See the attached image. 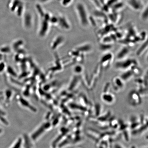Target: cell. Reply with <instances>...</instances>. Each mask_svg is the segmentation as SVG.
<instances>
[{"mask_svg": "<svg viewBox=\"0 0 148 148\" xmlns=\"http://www.w3.org/2000/svg\"><path fill=\"white\" fill-rule=\"evenodd\" d=\"M3 132V130L0 128V134H1Z\"/></svg>", "mask_w": 148, "mask_h": 148, "instance_id": "cell-17", "label": "cell"}, {"mask_svg": "<svg viewBox=\"0 0 148 148\" xmlns=\"http://www.w3.org/2000/svg\"><path fill=\"white\" fill-rule=\"evenodd\" d=\"M83 71V66L78 65L75 68V71L76 73H82Z\"/></svg>", "mask_w": 148, "mask_h": 148, "instance_id": "cell-14", "label": "cell"}, {"mask_svg": "<svg viewBox=\"0 0 148 148\" xmlns=\"http://www.w3.org/2000/svg\"><path fill=\"white\" fill-rule=\"evenodd\" d=\"M125 82L120 76H116L112 79L111 85L115 91H119L123 89L125 86Z\"/></svg>", "mask_w": 148, "mask_h": 148, "instance_id": "cell-5", "label": "cell"}, {"mask_svg": "<svg viewBox=\"0 0 148 148\" xmlns=\"http://www.w3.org/2000/svg\"><path fill=\"white\" fill-rule=\"evenodd\" d=\"M148 49V40L143 42V44L140 45L136 51V54L138 56H140L145 52Z\"/></svg>", "mask_w": 148, "mask_h": 148, "instance_id": "cell-10", "label": "cell"}, {"mask_svg": "<svg viewBox=\"0 0 148 148\" xmlns=\"http://www.w3.org/2000/svg\"><path fill=\"white\" fill-rule=\"evenodd\" d=\"M76 10L81 25L85 27H88L90 16L86 5L82 3H79L76 6Z\"/></svg>", "mask_w": 148, "mask_h": 148, "instance_id": "cell-1", "label": "cell"}, {"mask_svg": "<svg viewBox=\"0 0 148 148\" xmlns=\"http://www.w3.org/2000/svg\"><path fill=\"white\" fill-rule=\"evenodd\" d=\"M138 65V61L136 59L127 58L124 60H118L115 64V67L116 69L123 72Z\"/></svg>", "mask_w": 148, "mask_h": 148, "instance_id": "cell-2", "label": "cell"}, {"mask_svg": "<svg viewBox=\"0 0 148 148\" xmlns=\"http://www.w3.org/2000/svg\"><path fill=\"white\" fill-rule=\"evenodd\" d=\"M135 76L132 70L131 69L123 71V73L120 76V77L125 82L130 80Z\"/></svg>", "mask_w": 148, "mask_h": 148, "instance_id": "cell-8", "label": "cell"}, {"mask_svg": "<svg viewBox=\"0 0 148 148\" xmlns=\"http://www.w3.org/2000/svg\"><path fill=\"white\" fill-rule=\"evenodd\" d=\"M79 50L83 54L85 53V55L90 53L92 49V46L91 44L89 43H85L81 45L79 48Z\"/></svg>", "mask_w": 148, "mask_h": 148, "instance_id": "cell-9", "label": "cell"}, {"mask_svg": "<svg viewBox=\"0 0 148 148\" xmlns=\"http://www.w3.org/2000/svg\"><path fill=\"white\" fill-rule=\"evenodd\" d=\"M101 99L103 101L107 103H112L115 100V97L112 94L108 92H103L102 94Z\"/></svg>", "mask_w": 148, "mask_h": 148, "instance_id": "cell-7", "label": "cell"}, {"mask_svg": "<svg viewBox=\"0 0 148 148\" xmlns=\"http://www.w3.org/2000/svg\"><path fill=\"white\" fill-rule=\"evenodd\" d=\"M114 148H123L121 146H120L119 144H116L114 145Z\"/></svg>", "mask_w": 148, "mask_h": 148, "instance_id": "cell-16", "label": "cell"}, {"mask_svg": "<svg viewBox=\"0 0 148 148\" xmlns=\"http://www.w3.org/2000/svg\"><path fill=\"white\" fill-rule=\"evenodd\" d=\"M130 52V47L128 46H124L123 47L120 49L116 54V60H120L128 58Z\"/></svg>", "mask_w": 148, "mask_h": 148, "instance_id": "cell-6", "label": "cell"}, {"mask_svg": "<svg viewBox=\"0 0 148 148\" xmlns=\"http://www.w3.org/2000/svg\"><path fill=\"white\" fill-rule=\"evenodd\" d=\"M5 113L0 107V122L3 123V124L7 125L8 124V122L5 119Z\"/></svg>", "mask_w": 148, "mask_h": 148, "instance_id": "cell-13", "label": "cell"}, {"mask_svg": "<svg viewBox=\"0 0 148 148\" xmlns=\"http://www.w3.org/2000/svg\"><path fill=\"white\" fill-rule=\"evenodd\" d=\"M127 99L129 103L132 106H138L141 103L140 94L136 90H132L130 92Z\"/></svg>", "mask_w": 148, "mask_h": 148, "instance_id": "cell-3", "label": "cell"}, {"mask_svg": "<svg viewBox=\"0 0 148 148\" xmlns=\"http://www.w3.org/2000/svg\"><path fill=\"white\" fill-rule=\"evenodd\" d=\"M148 17V4L143 7L140 15V18L143 21H147Z\"/></svg>", "mask_w": 148, "mask_h": 148, "instance_id": "cell-11", "label": "cell"}, {"mask_svg": "<svg viewBox=\"0 0 148 148\" xmlns=\"http://www.w3.org/2000/svg\"><path fill=\"white\" fill-rule=\"evenodd\" d=\"M114 55L110 52H107L101 57L99 64L102 68L107 69L110 67L113 61Z\"/></svg>", "mask_w": 148, "mask_h": 148, "instance_id": "cell-4", "label": "cell"}, {"mask_svg": "<svg viewBox=\"0 0 148 148\" xmlns=\"http://www.w3.org/2000/svg\"><path fill=\"white\" fill-rule=\"evenodd\" d=\"M113 46V44H108L101 43H100L99 48L101 51L105 52H108L112 49Z\"/></svg>", "mask_w": 148, "mask_h": 148, "instance_id": "cell-12", "label": "cell"}, {"mask_svg": "<svg viewBox=\"0 0 148 148\" xmlns=\"http://www.w3.org/2000/svg\"><path fill=\"white\" fill-rule=\"evenodd\" d=\"M72 0H64V3L66 5L69 4L70 3H71L72 2Z\"/></svg>", "mask_w": 148, "mask_h": 148, "instance_id": "cell-15", "label": "cell"}]
</instances>
